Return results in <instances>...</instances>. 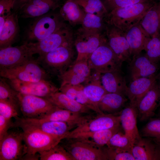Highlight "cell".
<instances>
[{
	"instance_id": "f907efd6",
	"label": "cell",
	"mask_w": 160,
	"mask_h": 160,
	"mask_svg": "<svg viewBox=\"0 0 160 160\" xmlns=\"http://www.w3.org/2000/svg\"><path fill=\"white\" fill-rule=\"evenodd\" d=\"M155 141L160 143V139H153Z\"/></svg>"
},
{
	"instance_id": "f546056e",
	"label": "cell",
	"mask_w": 160,
	"mask_h": 160,
	"mask_svg": "<svg viewBox=\"0 0 160 160\" xmlns=\"http://www.w3.org/2000/svg\"><path fill=\"white\" fill-rule=\"evenodd\" d=\"M100 80L108 93H119L125 95L128 87L121 71L101 73Z\"/></svg>"
},
{
	"instance_id": "7bdbcfd3",
	"label": "cell",
	"mask_w": 160,
	"mask_h": 160,
	"mask_svg": "<svg viewBox=\"0 0 160 160\" xmlns=\"http://www.w3.org/2000/svg\"><path fill=\"white\" fill-rule=\"evenodd\" d=\"M19 109L9 102L0 100V115L7 119L20 117Z\"/></svg>"
},
{
	"instance_id": "44dd1931",
	"label": "cell",
	"mask_w": 160,
	"mask_h": 160,
	"mask_svg": "<svg viewBox=\"0 0 160 160\" xmlns=\"http://www.w3.org/2000/svg\"><path fill=\"white\" fill-rule=\"evenodd\" d=\"M157 76L155 74L132 80L125 94L129 100V103L136 107L139 101L157 82Z\"/></svg>"
},
{
	"instance_id": "8d00e7d4",
	"label": "cell",
	"mask_w": 160,
	"mask_h": 160,
	"mask_svg": "<svg viewBox=\"0 0 160 160\" xmlns=\"http://www.w3.org/2000/svg\"><path fill=\"white\" fill-rule=\"evenodd\" d=\"M106 145L119 152H132V147L128 138L120 131L111 137Z\"/></svg>"
},
{
	"instance_id": "816d5d0a",
	"label": "cell",
	"mask_w": 160,
	"mask_h": 160,
	"mask_svg": "<svg viewBox=\"0 0 160 160\" xmlns=\"http://www.w3.org/2000/svg\"><path fill=\"white\" fill-rule=\"evenodd\" d=\"M157 115H158V117H160V108L159 110V111L158 112Z\"/></svg>"
},
{
	"instance_id": "bcb514c9",
	"label": "cell",
	"mask_w": 160,
	"mask_h": 160,
	"mask_svg": "<svg viewBox=\"0 0 160 160\" xmlns=\"http://www.w3.org/2000/svg\"><path fill=\"white\" fill-rule=\"evenodd\" d=\"M15 0H0V15H9L13 12Z\"/></svg>"
},
{
	"instance_id": "603a6c76",
	"label": "cell",
	"mask_w": 160,
	"mask_h": 160,
	"mask_svg": "<svg viewBox=\"0 0 160 160\" xmlns=\"http://www.w3.org/2000/svg\"><path fill=\"white\" fill-rule=\"evenodd\" d=\"M121 124L112 128L93 132L83 133L70 138L85 142L98 147L106 145L111 137L121 130Z\"/></svg>"
},
{
	"instance_id": "60d3db41",
	"label": "cell",
	"mask_w": 160,
	"mask_h": 160,
	"mask_svg": "<svg viewBox=\"0 0 160 160\" xmlns=\"http://www.w3.org/2000/svg\"><path fill=\"white\" fill-rule=\"evenodd\" d=\"M153 0H101L108 12L117 8Z\"/></svg>"
},
{
	"instance_id": "4316f807",
	"label": "cell",
	"mask_w": 160,
	"mask_h": 160,
	"mask_svg": "<svg viewBox=\"0 0 160 160\" xmlns=\"http://www.w3.org/2000/svg\"><path fill=\"white\" fill-rule=\"evenodd\" d=\"M45 98L59 108L83 114H92L91 111H92L59 90Z\"/></svg>"
},
{
	"instance_id": "7402d4cb",
	"label": "cell",
	"mask_w": 160,
	"mask_h": 160,
	"mask_svg": "<svg viewBox=\"0 0 160 160\" xmlns=\"http://www.w3.org/2000/svg\"><path fill=\"white\" fill-rule=\"evenodd\" d=\"M129 63L132 81L155 74L158 69L157 63L151 61L145 54H142L141 53L132 57Z\"/></svg>"
},
{
	"instance_id": "9a60e30c",
	"label": "cell",
	"mask_w": 160,
	"mask_h": 160,
	"mask_svg": "<svg viewBox=\"0 0 160 160\" xmlns=\"http://www.w3.org/2000/svg\"><path fill=\"white\" fill-rule=\"evenodd\" d=\"M0 69L11 67L33 58L34 55L28 43L0 49Z\"/></svg>"
},
{
	"instance_id": "ba28073f",
	"label": "cell",
	"mask_w": 160,
	"mask_h": 160,
	"mask_svg": "<svg viewBox=\"0 0 160 160\" xmlns=\"http://www.w3.org/2000/svg\"><path fill=\"white\" fill-rule=\"evenodd\" d=\"M17 96L20 109L25 118L41 119L57 108L44 97L18 92Z\"/></svg>"
},
{
	"instance_id": "ee69618b",
	"label": "cell",
	"mask_w": 160,
	"mask_h": 160,
	"mask_svg": "<svg viewBox=\"0 0 160 160\" xmlns=\"http://www.w3.org/2000/svg\"><path fill=\"white\" fill-rule=\"evenodd\" d=\"M83 87V85L81 84L77 85L66 84L60 86L59 88V90L70 98L75 100L78 92Z\"/></svg>"
},
{
	"instance_id": "2e32d148",
	"label": "cell",
	"mask_w": 160,
	"mask_h": 160,
	"mask_svg": "<svg viewBox=\"0 0 160 160\" xmlns=\"http://www.w3.org/2000/svg\"><path fill=\"white\" fill-rule=\"evenodd\" d=\"M23 141L20 133H8L0 141V160L22 159L25 154Z\"/></svg>"
},
{
	"instance_id": "f5cc1de1",
	"label": "cell",
	"mask_w": 160,
	"mask_h": 160,
	"mask_svg": "<svg viewBox=\"0 0 160 160\" xmlns=\"http://www.w3.org/2000/svg\"><path fill=\"white\" fill-rule=\"evenodd\" d=\"M158 1L160 2V0H157Z\"/></svg>"
},
{
	"instance_id": "5b68a950",
	"label": "cell",
	"mask_w": 160,
	"mask_h": 160,
	"mask_svg": "<svg viewBox=\"0 0 160 160\" xmlns=\"http://www.w3.org/2000/svg\"><path fill=\"white\" fill-rule=\"evenodd\" d=\"M12 128L20 127L23 130L39 131L65 138L73 126L64 122L18 117L15 118Z\"/></svg>"
},
{
	"instance_id": "c3c4849f",
	"label": "cell",
	"mask_w": 160,
	"mask_h": 160,
	"mask_svg": "<svg viewBox=\"0 0 160 160\" xmlns=\"http://www.w3.org/2000/svg\"><path fill=\"white\" fill-rule=\"evenodd\" d=\"M155 142L156 144V160H160V143Z\"/></svg>"
},
{
	"instance_id": "e0dca14e",
	"label": "cell",
	"mask_w": 160,
	"mask_h": 160,
	"mask_svg": "<svg viewBox=\"0 0 160 160\" xmlns=\"http://www.w3.org/2000/svg\"><path fill=\"white\" fill-rule=\"evenodd\" d=\"M160 106V89L157 82L141 99L137 106L138 117L143 121L150 119L155 114Z\"/></svg>"
},
{
	"instance_id": "83f0119b",
	"label": "cell",
	"mask_w": 160,
	"mask_h": 160,
	"mask_svg": "<svg viewBox=\"0 0 160 160\" xmlns=\"http://www.w3.org/2000/svg\"><path fill=\"white\" fill-rule=\"evenodd\" d=\"M84 82L83 91L88 99L97 106L103 96L108 92L103 86L100 80L101 73L93 71Z\"/></svg>"
},
{
	"instance_id": "484cf974",
	"label": "cell",
	"mask_w": 160,
	"mask_h": 160,
	"mask_svg": "<svg viewBox=\"0 0 160 160\" xmlns=\"http://www.w3.org/2000/svg\"><path fill=\"white\" fill-rule=\"evenodd\" d=\"M17 13L12 12L0 31V49L12 46L18 36L19 27Z\"/></svg>"
},
{
	"instance_id": "3957f363",
	"label": "cell",
	"mask_w": 160,
	"mask_h": 160,
	"mask_svg": "<svg viewBox=\"0 0 160 160\" xmlns=\"http://www.w3.org/2000/svg\"><path fill=\"white\" fill-rule=\"evenodd\" d=\"M20 133L25 143V154L22 159L38 160L36 153L49 149L63 139L37 130H23Z\"/></svg>"
},
{
	"instance_id": "d6986e66",
	"label": "cell",
	"mask_w": 160,
	"mask_h": 160,
	"mask_svg": "<svg viewBox=\"0 0 160 160\" xmlns=\"http://www.w3.org/2000/svg\"><path fill=\"white\" fill-rule=\"evenodd\" d=\"M61 0H30L19 10L22 18H35L60 7Z\"/></svg>"
},
{
	"instance_id": "1f68e13d",
	"label": "cell",
	"mask_w": 160,
	"mask_h": 160,
	"mask_svg": "<svg viewBox=\"0 0 160 160\" xmlns=\"http://www.w3.org/2000/svg\"><path fill=\"white\" fill-rule=\"evenodd\" d=\"M127 99L125 95L119 93H108L104 95L98 103L100 111L105 114H114L122 109Z\"/></svg>"
},
{
	"instance_id": "9c48e42d",
	"label": "cell",
	"mask_w": 160,
	"mask_h": 160,
	"mask_svg": "<svg viewBox=\"0 0 160 160\" xmlns=\"http://www.w3.org/2000/svg\"><path fill=\"white\" fill-rule=\"evenodd\" d=\"M71 27L66 23L44 39L28 42L33 54L41 57L66 43L74 41L75 32Z\"/></svg>"
},
{
	"instance_id": "4dcf8cb0",
	"label": "cell",
	"mask_w": 160,
	"mask_h": 160,
	"mask_svg": "<svg viewBox=\"0 0 160 160\" xmlns=\"http://www.w3.org/2000/svg\"><path fill=\"white\" fill-rule=\"evenodd\" d=\"M59 13L63 20L71 26L81 25L85 12L73 0H65Z\"/></svg>"
},
{
	"instance_id": "f6af8a7d",
	"label": "cell",
	"mask_w": 160,
	"mask_h": 160,
	"mask_svg": "<svg viewBox=\"0 0 160 160\" xmlns=\"http://www.w3.org/2000/svg\"><path fill=\"white\" fill-rule=\"evenodd\" d=\"M13 122L0 115V141L8 134V131L12 128Z\"/></svg>"
},
{
	"instance_id": "e575fe53",
	"label": "cell",
	"mask_w": 160,
	"mask_h": 160,
	"mask_svg": "<svg viewBox=\"0 0 160 160\" xmlns=\"http://www.w3.org/2000/svg\"><path fill=\"white\" fill-rule=\"evenodd\" d=\"M41 160H74L60 143L49 150L39 153Z\"/></svg>"
},
{
	"instance_id": "f35d334b",
	"label": "cell",
	"mask_w": 160,
	"mask_h": 160,
	"mask_svg": "<svg viewBox=\"0 0 160 160\" xmlns=\"http://www.w3.org/2000/svg\"><path fill=\"white\" fill-rule=\"evenodd\" d=\"M18 92L3 78L0 80V100L9 102L20 108L17 96Z\"/></svg>"
},
{
	"instance_id": "74e56055",
	"label": "cell",
	"mask_w": 160,
	"mask_h": 160,
	"mask_svg": "<svg viewBox=\"0 0 160 160\" xmlns=\"http://www.w3.org/2000/svg\"><path fill=\"white\" fill-rule=\"evenodd\" d=\"M144 50L151 61L157 63L160 62V33L150 38Z\"/></svg>"
},
{
	"instance_id": "836d02e7",
	"label": "cell",
	"mask_w": 160,
	"mask_h": 160,
	"mask_svg": "<svg viewBox=\"0 0 160 160\" xmlns=\"http://www.w3.org/2000/svg\"><path fill=\"white\" fill-rule=\"evenodd\" d=\"M81 25L77 29L80 31L106 34L107 23L105 17L85 12Z\"/></svg>"
},
{
	"instance_id": "ac0fdd59",
	"label": "cell",
	"mask_w": 160,
	"mask_h": 160,
	"mask_svg": "<svg viewBox=\"0 0 160 160\" xmlns=\"http://www.w3.org/2000/svg\"><path fill=\"white\" fill-rule=\"evenodd\" d=\"M120 124L125 134L128 138L132 148L142 138L137 126L138 117L136 107L129 103L120 112Z\"/></svg>"
},
{
	"instance_id": "d6a6232c",
	"label": "cell",
	"mask_w": 160,
	"mask_h": 160,
	"mask_svg": "<svg viewBox=\"0 0 160 160\" xmlns=\"http://www.w3.org/2000/svg\"><path fill=\"white\" fill-rule=\"evenodd\" d=\"M132 153L135 160H156V143L153 139L141 138L134 145Z\"/></svg>"
},
{
	"instance_id": "5bb4252c",
	"label": "cell",
	"mask_w": 160,
	"mask_h": 160,
	"mask_svg": "<svg viewBox=\"0 0 160 160\" xmlns=\"http://www.w3.org/2000/svg\"><path fill=\"white\" fill-rule=\"evenodd\" d=\"M106 36L109 45L117 57L123 62L129 63L132 60V54L124 32L116 27L107 23Z\"/></svg>"
},
{
	"instance_id": "f1b7e54d",
	"label": "cell",
	"mask_w": 160,
	"mask_h": 160,
	"mask_svg": "<svg viewBox=\"0 0 160 160\" xmlns=\"http://www.w3.org/2000/svg\"><path fill=\"white\" fill-rule=\"evenodd\" d=\"M139 23L151 38L160 33V2L158 1L148 9Z\"/></svg>"
},
{
	"instance_id": "d4e9b609",
	"label": "cell",
	"mask_w": 160,
	"mask_h": 160,
	"mask_svg": "<svg viewBox=\"0 0 160 160\" xmlns=\"http://www.w3.org/2000/svg\"><path fill=\"white\" fill-rule=\"evenodd\" d=\"M95 116L85 115L71 112L57 108L41 119L65 122L76 127L86 122Z\"/></svg>"
},
{
	"instance_id": "cb8c5ba5",
	"label": "cell",
	"mask_w": 160,
	"mask_h": 160,
	"mask_svg": "<svg viewBox=\"0 0 160 160\" xmlns=\"http://www.w3.org/2000/svg\"><path fill=\"white\" fill-rule=\"evenodd\" d=\"M124 32L131 49L132 57L141 53L148 41L151 38L139 23Z\"/></svg>"
},
{
	"instance_id": "b9f144b4",
	"label": "cell",
	"mask_w": 160,
	"mask_h": 160,
	"mask_svg": "<svg viewBox=\"0 0 160 160\" xmlns=\"http://www.w3.org/2000/svg\"><path fill=\"white\" fill-rule=\"evenodd\" d=\"M108 159L109 160H135L132 153L119 152L115 149L105 145L102 147Z\"/></svg>"
},
{
	"instance_id": "30bf717a",
	"label": "cell",
	"mask_w": 160,
	"mask_h": 160,
	"mask_svg": "<svg viewBox=\"0 0 160 160\" xmlns=\"http://www.w3.org/2000/svg\"><path fill=\"white\" fill-rule=\"evenodd\" d=\"M60 143L74 160H108L103 148L73 138H64Z\"/></svg>"
},
{
	"instance_id": "ffe728a7",
	"label": "cell",
	"mask_w": 160,
	"mask_h": 160,
	"mask_svg": "<svg viewBox=\"0 0 160 160\" xmlns=\"http://www.w3.org/2000/svg\"><path fill=\"white\" fill-rule=\"evenodd\" d=\"M91 73L88 61L73 62L66 71L59 75L60 86L66 84H81L87 79Z\"/></svg>"
},
{
	"instance_id": "7c38bea8",
	"label": "cell",
	"mask_w": 160,
	"mask_h": 160,
	"mask_svg": "<svg viewBox=\"0 0 160 160\" xmlns=\"http://www.w3.org/2000/svg\"><path fill=\"white\" fill-rule=\"evenodd\" d=\"M121 124L119 114L103 113L96 116L71 131L65 138L83 133L93 132L108 129Z\"/></svg>"
},
{
	"instance_id": "277c9868",
	"label": "cell",
	"mask_w": 160,
	"mask_h": 160,
	"mask_svg": "<svg viewBox=\"0 0 160 160\" xmlns=\"http://www.w3.org/2000/svg\"><path fill=\"white\" fill-rule=\"evenodd\" d=\"M39 63L37 59L33 58L14 66L0 69V76L7 80L16 79L26 81L47 79V74Z\"/></svg>"
},
{
	"instance_id": "52a82bcc",
	"label": "cell",
	"mask_w": 160,
	"mask_h": 160,
	"mask_svg": "<svg viewBox=\"0 0 160 160\" xmlns=\"http://www.w3.org/2000/svg\"><path fill=\"white\" fill-rule=\"evenodd\" d=\"M74 41L66 43L55 49L39 57L37 60L50 71L59 75L72 64L74 55Z\"/></svg>"
},
{
	"instance_id": "db71d44e",
	"label": "cell",
	"mask_w": 160,
	"mask_h": 160,
	"mask_svg": "<svg viewBox=\"0 0 160 160\" xmlns=\"http://www.w3.org/2000/svg\"></svg>"
},
{
	"instance_id": "7a4b0ae2",
	"label": "cell",
	"mask_w": 160,
	"mask_h": 160,
	"mask_svg": "<svg viewBox=\"0 0 160 160\" xmlns=\"http://www.w3.org/2000/svg\"><path fill=\"white\" fill-rule=\"evenodd\" d=\"M66 23L59 12H49L34 18L25 30L24 36V42L41 41Z\"/></svg>"
},
{
	"instance_id": "8992f818",
	"label": "cell",
	"mask_w": 160,
	"mask_h": 160,
	"mask_svg": "<svg viewBox=\"0 0 160 160\" xmlns=\"http://www.w3.org/2000/svg\"><path fill=\"white\" fill-rule=\"evenodd\" d=\"M88 62L91 71L101 73L121 71L123 63L115 54L108 41L100 46L92 53Z\"/></svg>"
},
{
	"instance_id": "681fc988",
	"label": "cell",
	"mask_w": 160,
	"mask_h": 160,
	"mask_svg": "<svg viewBox=\"0 0 160 160\" xmlns=\"http://www.w3.org/2000/svg\"><path fill=\"white\" fill-rule=\"evenodd\" d=\"M157 79L159 80V83H157L160 89V73L159 75H157Z\"/></svg>"
},
{
	"instance_id": "ab89813d",
	"label": "cell",
	"mask_w": 160,
	"mask_h": 160,
	"mask_svg": "<svg viewBox=\"0 0 160 160\" xmlns=\"http://www.w3.org/2000/svg\"><path fill=\"white\" fill-rule=\"evenodd\" d=\"M142 135L153 139L160 138V117L150 118L141 130Z\"/></svg>"
},
{
	"instance_id": "8fae6325",
	"label": "cell",
	"mask_w": 160,
	"mask_h": 160,
	"mask_svg": "<svg viewBox=\"0 0 160 160\" xmlns=\"http://www.w3.org/2000/svg\"><path fill=\"white\" fill-rule=\"evenodd\" d=\"M107 41L105 34L90 33L77 30L75 32L74 45L77 55L73 62L87 61L100 46Z\"/></svg>"
},
{
	"instance_id": "4fadbf2b",
	"label": "cell",
	"mask_w": 160,
	"mask_h": 160,
	"mask_svg": "<svg viewBox=\"0 0 160 160\" xmlns=\"http://www.w3.org/2000/svg\"><path fill=\"white\" fill-rule=\"evenodd\" d=\"M17 92L25 95L46 98L59 91V88L47 79L37 81H26L6 79Z\"/></svg>"
},
{
	"instance_id": "d590c367",
	"label": "cell",
	"mask_w": 160,
	"mask_h": 160,
	"mask_svg": "<svg viewBox=\"0 0 160 160\" xmlns=\"http://www.w3.org/2000/svg\"><path fill=\"white\" fill-rule=\"evenodd\" d=\"M86 12L105 17L108 12L101 0H73Z\"/></svg>"
},
{
	"instance_id": "7dc6e473",
	"label": "cell",
	"mask_w": 160,
	"mask_h": 160,
	"mask_svg": "<svg viewBox=\"0 0 160 160\" xmlns=\"http://www.w3.org/2000/svg\"><path fill=\"white\" fill-rule=\"evenodd\" d=\"M30 0H15L13 11L17 12Z\"/></svg>"
},
{
	"instance_id": "6da1fadb",
	"label": "cell",
	"mask_w": 160,
	"mask_h": 160,
	"mask_svg": "<svg viewBox=\"0 0 160 160\" xmlns=\"http://www.w3.org/2000/svg\"><path fill=\"white\" fill-rule=\"evenodd\" d=\"M157 1H150L115 9L108 12L105 17V21L125 32L139 23L148 9Z\"/></svg>"
}]
</instances>
